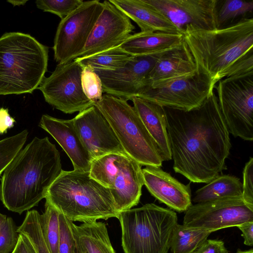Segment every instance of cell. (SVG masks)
Instances as JSON below:
<instances>
[{
    "label": "cell",
    "instance_id": "1",
    "mask_svg": "<svg viewBox=\"0 0 253 253\" xmlns=\"http://www.w3.org/2000/svg\"><path fill=\"white\" fill-rule=\"evenodd\" d=\"M164 108L175 172L195 183L219 175L226 169L231 142L214 89L197 108Z\"/></svg>",
    "mask_w": 253,
    "mask_h": 253
},
{
    "label": "cell",
    "instance_id": "2",
    "mask_svg": "<svg viewBox=\"0 0 253 253\" xmlns=\"http://www.w3.org/2000/svg\"><path fill=\"white\" fill-rule=\"evenodd\" d=\"M197 71L212 83L253 72V18L204 30L187 26L182 33Z\"/></svg>",
    "mask_w": 253,
    "mask_h": 253
},
{
    "label": "cell",
    "instance_id": "3",
    "mask_svg": "<svg viewBox=\"0 0 253 253\" xmlns=\"http://www.w3.org/2000/svg\"><path fill=\"white\" fill-rule=\"evenodd\" d=\"M60 155L47 137H35L16 155L0 179V200L20 214L38 206L61 172Z\"/></svg>",
    "mask_w": 253,
    "mask_h": 253
},
{
    "label": "cell",
    "instance_id": "4",
    "mask_svg": "<svg viewBox=\"0 0 253 253\" xmlns=\"http://www.w3.org/2000/svg\"><path fill=\"white\" fill-rule=\"evenodd\" d=\"M45 199L72 222L118 218L119 215L110 190L92 178L89 171L62 170Z\"/></svg>",
    "mask_w": 253,
    "mask_h": 253
},
{
    "label": "cell",
    "instance_id": "5",
    "mask_svg": "<svg viewBox=\"0 0 253 253\" xmlns=\"http://www.w3.org/2000/svg\"><path fill=\"white\" fill-rule=\"evenodd\" d=\"M48 47L29 34L7 32L0 37V95L32 93L45 77Z\"/></svg>",
    "mask_w": 253,
    "mask_h": 253
},
{
    "label": "cell",
    "instance_id": "6",
    "mask_svg": "<svg viewBox=\"0 0 253 253\" xmlns=\"http://www.w3.org/2000/svg\"><path fill=\"white\" fill-rule=\"evenodd\" d=\"M125 253H168L177 223L173 210L153 203L120 212Z\"/></svg>",
    "mask_w": 253,
    "mask_h": 253
},
{
    "label": "cell",
    "instance_id": "7",
    "mask_svg": "<svg viewBox=\"0 0 253 253\" xmlns=\"http://www.w3.org/2000/svg\"><path fill=\"white\" fill-rule=\"evenodd\" d=\"M94 105L107 119L127 155L141 166H162L156 143L127 100L105 94Z\"/></svg>",
    "mask_w": 253,
    "mask_h": 253
},
{
    "label": "cell",
    "instance_id": "8",
    "mask_svg": "<svg viewBox=\"0 0 253 253\" xmlns=\"http://www.w3.org/2000/svg\"><path fill=\"white\" fill-rule=\"evenodd\" d=\"M89 172L110 190L119 213L139 203L144 185L141 166L126 153H110L93 160Z\"/></svg>",
    "mask_w": 253,
    "mask_h": 253
},
{
    "label": "cell",
    "instance_id": "9",
    "mask_svg": "<svg viewBox=\"0 0 253 253\" xmlns=\"http://www.w3.org/2000/svg\"><path fill=\"white\" fill-rule=\"evenodd\" d=\"M217 83L218 103L229 133L253 141V72L226 77Z\"/></svg>",
    "mask_w": 253,
    "mask_h": 253
},
{
    "label": "cell",
    "instance_id": "10",
    "mask_svg": "<svg viewBox=\"0 0 253 253\" xmlns=\"http://www.w3.org/2000/svg\"><path fill=\"white\" fill-rule=\"evenodd\" d=\"M103 9L97 0L83 1L76 10L61 19L55 33L53 49L58 64L76 59L84 47Z\"/></svg>",
    "mask_w": 253,
    "mask_h": 253
},
{
    "label": "cell",
    "instance_id": "11",
    "mask_svg": "<svg viewBox=\"0 0 253 253\" xmlns=\"http://www.w3.org/2000/svg\"><path fill=\"white\" fill-rule=\"evenodd\" d=\"M84 67L76 60L58 64L38 87L45 101L65 114L80 112L94 105L84 94L81 84Z\"/></svg>",
    "mask_w": 253,
    "mask_h": 253
},
{
    "label": "cell",
    "instance_id": "12",
    "mask_svg": "<svg viewBox=\"0 0 253 253\" xmlns=\"http://www.w3.org/2000/svg\"><path fill=\"white\" fill-rule=\"evenodd\" d=\"M185 212L183 225L212 232L253 221V209L244 202L242 197L196 203Z\"/></svg>",
    "mask_w": 253,
    "mask_h": 253
},
{
    "label": "cell",
    "instance_id": "13",
    "mask_svg": "<svg viewBox=\"0 0 253 253\" xmlns=\"http://www.w3.org/2000/svg\"><path fill=\"white\" fill-rule=\"evenodd\" d=\"M206 74H194L144 90L137 97L164 107L189 111L200 107L214 89Z\"/></svg>",
    "mask_w": 253,
    "mask_h": 253
},
{
    "label": "cell",
    "instance_id": "14",
    "mask_svg": "<svg viewBox=\"0 0 253 253\" xmlns=\"http://www.w3.org/2000/svg\"><path fill=\"white\" fill-rule=\"evenodd\" d=\"M162 53L133 56L116 70H94L101 80L103 92L127 101L137 97L145 89L147 77Z\"/></svg>",
    "mask_w": 253,
    "mask_h": 253
},
{
    "label": "cell",
    "instance_id": "15",
    "mask_svg": "<svg viewBox=\"0 0 253 253\" xmlns=\"http://www.w3.org/2000/svg\"><path fill=\"white\" fill-rule=\"evenodd\" d=\"M102 3V11L77 58L87 57L119 46L135 29L130 19L109 0Z\"/></svg>",
    "mask_w": 253,
    "mask_h": 253
},
{
    "label": "cell",
    "instance_id": "16",
    "mask_svg": "<svg viewBox=\"0 0 253 253\" xmlns=\"http://www.w3.org/2000/svg\"><path fill=\"white\" fill-rule=\"evenodd\" d=\"M165 15L182 34L187 26L218 28L217 0H143Z\"/></svg>",
    "mask_w": 253,
    "mask_h": 253
},
{
    "label": "cell",
    "instance_id": "17",
    "mask_svg": "<svg viewBox=\"0 0 253 253\" xmlns=\"http://www.w3.org/2000/svg\"><path fill=\"white\" fill-rule=\"evenodd\" d=\"M81 139L92 160L113 153H125L110 124L95 106L72 119Z\"/></svg>",
    "mask_w": 253,
    "mask_h": 253
},
{
    "label": "cell",
    "instance_id": "18",
    "mask_svg": "<svg viewBox=\"0 0 253 253\" xmlns=\"http://www.w3.org/2000/svg\"><path fill=\"white\" fill-rule=\"evenodd\" d=\"M142 172L144 185L160 202L179 212L192 205L189 184L180 182L160 167L146 166Z\"/></svg>",
    "mask_w": 253,
    "mask_h": 253
},
{
    "label": "cell",
    "instance_id": "19",
    "mask_svg": "<svg viewBox=\"0 0 253 253\" xmlns=\"http://www.w3.org/2000/svg\"><path fill=\"white\" fill-rule=\"evenodd\" d=\"M197 71L194 58L183 40L180 45L161 54L147 77L145 89L192 75Z\"/></svg>",
    "mask_w": 253,
    "mask_h": 253
},
{
    "label": "cell",
    "instance_id": "20",
    "mask_svg": "<svg viewBox=\"0 0 253 253\" xmlns=\"http://www.w3.org/2000/svg\"><path fill=\"white\" fill-rule=\"evenodd\" d=\"M39 126L49 133L70 159L74 170L89 171L93 161L84 145L73 120L43 115Z\"/></svg>",
    "mask_w": 253,
    "mask_h": 253
},
{
    "label": "cell",
    "instance_id": "21",
    "mask_svg": "<svg viewBox=\"0 0 253 253\" xmlns=\"http://www.w3.org/2000/svg\"><path fill=\"white\" fill-rule=\"evenodd\" d=\"M128 18L135 22L141 32L181 34L165 15L143 0H109Z\"/></svg>",
    "mask_w": 253,
    "mask_h": 253
},
{
    "label": "cell",
    "instance_id": "22",
    "mask_svg": "<svg viewBox=\"0 0 253 253\" xmlns=\"http://www.w3.org/2000/svg\"><path fill=\"white\" fill-rule=\"evenodd\" d=\"M131 100L135 111L156 143L163 161L171 160L164 108L139 97H134Z\"/></svg>",
    "mask_w": 253,
    "mask_h": 253
},
{
    "label": "cell",
    "instance_id": "23",
    "mask_svg": "<svg viewBox=\"0 0 253 253\" xmlns=\"http://www.w3.org/2000/svg\"><path fill=\"white\" fill-rule=\"evenodd\" d=\"M182 34L165 32H139L131 34L119 47L132 56L160 53L180 45Z\"/></svg>",
    "mask_w": 253,
    "mask_h": 253
},
{
    "label": "cell",
    "instance_id": "24",
    "mask_svg": "<svg viewBox=\"0 0 253 253\" xmlns=\"http://www.w3.org/2000/svg\"><path fill=\"white\" fill-rule=\"evenodd\" d=\"M77 253H116L106 224L97 221L77 225L72 222Z\"/></svg>",
    "mask_w": 253,
    "mask_h": 253
},
{
    "label": "cell",
    "instance_id": "25",
    "mask_svg": "<svg viewBox=\"0 0 253 253\" xmlns=\"http://www.w3.org/2000/svg\"><path fill=\"white\" fill-rule=\"evenodd\" d=\"M243 185L239 178L220 174L198 189L193 199L195 203H203L219 199L242 197Z\"/></svg>",
    "mask_w": 253,
    "mask_h": 253
},
{
    "label": "cell",
    "instance_id": "26",
    "mask_svg": "<svg viewBox=\"0 0 253 253\" xmlns=\"http://www.w3.org/2000/svg\"><path fill=\"white\" fill-rule=\"evenodd\" d=\"M211 233L177 223L172 233L169 249L172 253H194Z\"/></svg>",
    "mask_w": 253,
    "mask_h": 253
},
{
    "label": "cell",
    "instance_id": "27",
    "mask_svg": "<svg viewBox=\"0 0 253 253\" xmlns=\"http://www.w3.org/2000/svg\"><path fill=\"white\" fill-rule=\"evenodd\" d=\"M133 56L118 46L96 55L75 60L83 67L113 71L124 67Z\"/></svg>",
    "mask_w": 253,
    "mask_h": 253
},
{
    "label": "cell",
    "instance_id": "28",
    "mask_svg": "<svg viewBox=\"0 0 253 253\" xmlns=\"http://www.w3.org/2000/svg\"><path fill=\"white\" fill-rule=\"evenodd\" d=\"M17 231L29 239L37 253H50L42 234L41 214L37 210L27 211L23 222L17 227Z\"/></svg>",
    "mask_w": 253,
    "mask_h": 253
},
{
    "label": "cell",
    "instance_id": "29",
    "mask_svg": "<svg viewBox=\"0 0 253 253\" xmlns=\"http://www.w3.org/2000/svg\"><path fill=\"white\" fill-rule=\"evenodd\" d=\"M59 211L45 200L44 211L41 214L42 234L50 253H58Z\"/></svg>",
    "mask_w": 253,
    "mask_h": 253
},
{
    "label": "cell",
    "instance_id": "30",
    "mask_svg": "<svg viewBox=\"0 0 253 253\" xmlns=\"http://www.w3.org/2000/svg\"><path fill=\"white\" fill-rule=\"evenodd\" d=\"M27 129L0 140V175L23 148L28 135Z\"/></svg>",
    "mask_w": 253,
    "mask_h": 253
},
{
    "label": "cell",
    "instance_id": "31",
    "mask_svg": "<svg viewBox=\"0 0 253 253\" xmlns=\"http://www.w3.org/2000/svg\"><path fill=\"white\" fill-rule=\"evenodd\" d=\"M253 10V1L226 0L217 10V22L218 28L224 23L239 16L251 12Z\"/></svg>",
    "mask_w": 253,
    "mask_h": 253
},
{
    "label": "cell",
    "instance_id": "32",
    "mask_svg": "<svg viewBox=\"0 0 253 253\" xmlns=\"http://www.w3.org/2000/svg\"><path fill=\"white\" fill-rule=\"evenodd\" d=\"M81 84L85 95L94 103L101 99L103 92L101 80L93 69L84 67L81 74Z\"/></svg>",
    "mask_w": 253,
    "mask_h": 253
},
{
    "label": "cell",
    "instance_id": "33",
    "mask_svg": "<svg viewBox=\"0 0 253 253\" xmlns=\"http://www.w3.org/2000/svg\"><path fill=\"white\" fill-rule=\"evenodd\" d=\"M83 1L82 0H37L35 3L39 9L54 14L62 19L79 7Z\"/></svg>",
    "mask_w": 253,
    "mask_h": 253
},
{
    "label": "cell",
    "instance_id": "34",
    "mask_svg": "<svg viewBox=\"0 0 253 253\" xmlns=\"http://www.w3.org/2000/svg\"><path fill=\"white\" fill-rule=\"evenodd\" d=\"M72 222V221L59 212L58 253H75L77 251Z\"/></svg>",
    "mask_w": 253,
    "mask_h": 253
},
{
    "label": "cell",
    "instance_id": "35",
    "mask_svg": "<svg viewBox=\"0 0 253 253\" xmlns=\"http://www.w3.org/2000/svg\"><path fill=\"white\" fill-rule=\"evenodd\" d=\"M19 233L11 217H7L0 229V253H11L18 242Z\"/></svg>",
    "mask_w": 253,
    "mask_h": 253
},
{
    "label": "cell",
    "instance_id": "36",
    "mask_svg": "<svg viewBox=\"0 0 253 253\" xmlns=\"http://www.w3.org/2000/svg\"><path fill=\"white\" fill-rule=\"evenodd\" d=\"M242 198L244 202L253 209V158L246 163L243 172Z\"/></svg>",
    "mask_w": 253,
    "mask_h": 253
},
{
    "label": "cell",
    "instance_id": "37",
    "mask_svg": "<svg viewBox=\"0 0 253 253\" xmlns=\"http://www.w3.org/2000/svg\"><path fill=\"white\" fill-rule=\"evenodd\" d=\"M194 253H229L222 240L207 239Z\"/></svg>",
    "mask_w": 253,
    "mask_h": 253
},
{
    "label": "cell",
    "instance_id": "38",
    "mask_svg": "<svg viewBox=\"0 0 253 253\" xmlns=\"http://www.w3.org/2000/svg\"><path fill=\"white\" fill-rule=\"evenodd\" d=\"M15 119L9 114L8 109L0 108V134L6 133L8 129L14 126Z\"/></svg>",
    "mask_w": 253,
    "mask_h": 253
},
{
    "label": "cell",
    "instance_id": "39",
    "mask_svg": "<svg viewBox=\"0 0 253 253\" xmlns=\"http://www.w3.org/2000/svg\"><path fill=\"white\" fill-rule=\"evenodd\" d=\"M11 253H37L29 239L22 234H19L16 246Z\"/></svg>",
    "mask_w": 253,
    "mask_h": 253
},
{
    "label": "cell",
    "instance_id": "40",
    "mask_svg": "<svg viewBox=\"0 0 253 253\" xmlns=\"http://www.w3.org/2000/svg\"><path fill=\"white\" fill-rule=\"evenodd\" d=\"M241 231L244 244L249 246L253 245V221L248 222L237 226Z\"/></svg>",
    "mask_w": 253,
    "mask_h": 253
},
{
    "label": "cell",
    "instance_id": "41",
    "mask_svg": "<svg viewBox=\"0 0 253 253\" xmlns=\"http://www.w3.org/2000/svg\"><path fill=\"white\" fill-rule=\"evenodd\" d=\"M28 1L26 0H8L7 2L11 4L13 6L24 5Z\"/></svg>",
    "mask_w": 253,
    "mask_h": 253
},
{
    "label": "cell",
    "instance_id": "42",
    "mask_svg": "<svg viewBox=\"0 0 253 253\" xmlns=\"http://www.w3.org/2000/svg\"><path fill=\"white\" fill-rule=\"evenodd\" d=\"M6 218L7 216L6 215L3 214L0 212V229L4 222L6 221Z\"/></svg>",
    "mask_w": 253,
    "mask_h": 253
},
{
    "label": "cell",
    "instance_id": "43",
    "mask_svg": "<svg viewBox=\"0 0 253 253\" xmlns=\"http://www.w3.org/2000/svg\"><path fill=\"white\" fill-rule=\"evenodd\" d=\"M235 253H253V250L252 249L246 251H242L238 249Z\"/></svg>",
    "mask_w": 253,
    "mask_h": 253
},
{
    "label": "cell",
    "instance_id": "44",
    "mask_svg": "<svg viewBox=\"0 0 253 253\" xmlns=\"http://www.w3.org/2000/svg\"><path fill=\"white\" fill-rule=\"evenodd\" d=\"M77 253V251L76 252V253Z\"/></svg>",
    "mask_w": 253,
    "mask_h": 253
}]
</instances>
